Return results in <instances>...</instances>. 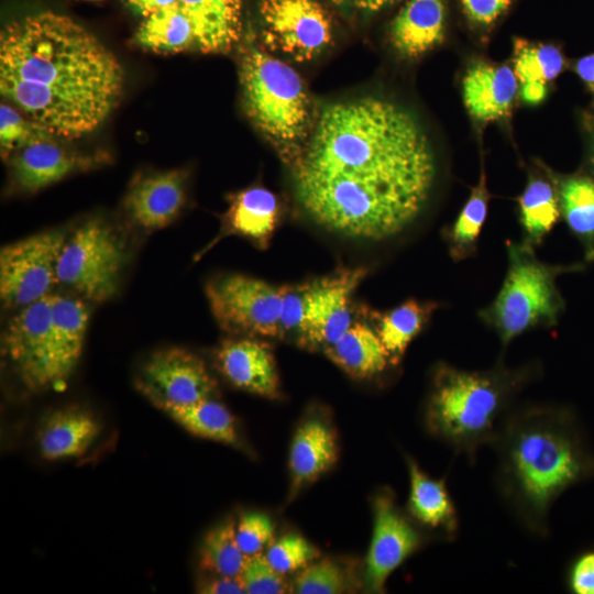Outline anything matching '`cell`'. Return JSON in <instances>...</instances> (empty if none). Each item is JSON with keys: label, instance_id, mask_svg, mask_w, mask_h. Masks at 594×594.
Masks as SVG:
<instances>
[{"label": "cell", "instance_id": "1", "mask_svg": "<svg viewBox=\"0 0 594 594\" xmlns=\"http://www.w3.org/2000/svg\"><path fill=\"white\" fill-rule=\"evenodd\" d=\"M436 160L418 120L377 97L327 106L293 164L295 196L328 231L378 241L408 227L428 200Z\"/></svg>", "mask_w": 594, "mask_h": 594}, {"label": "cell", "instance_id": "2", "mask_svg": "<svg viewBox=\"0 0 594 594\" xmlns=\"http://www.w3.org/2000/svg\"><path fill=\"white\" fill-rule=\"evenodd\" d=\"M123 86L116 55L69 16L45 11L1 31V95L54 136L95 131L119 103Z\"/></svg>", "mask_w": 594, "mask_h": 594}, {"label": "cell", "instance_id": "3", "mask_svg": "<svg viewBox=\"0 0 594 594\" xmlns=\"http://www.w3.org/2000/svg\"><path fill=\"white\" fill-rule=\"evenodd\" d=\"M569 415L548 405L512 409L491 443L501 497L530 534L546 537L554 499L587 470Z\"/></svg>", "mask_w": 594, "mask_h": 594}, {"label": "cell", "instance_id": "4", "mask_svg": "<svg viewBox=\"0 0 594 594\" xmlns=\"http://www.w3.org/2000/svg\"><path fill=\"white\" fill-rule=\"evenodd\" d=\"M541 372L536 363L465 371L448 363L433 369L426 403L431 435L472 463L483 446H491L518 394Z\"/></svg>", "mask_w": 594, "mask_h": 594}, {"label": "cell", "instance_id": "5", "mask_svg": "<svg viewBox=\"0 0 594 594\" xmlns=\"http://www.w3.org/2000/svg\"><path fill=\"white\" fill-rule=\"evenodd\" d=\"M240 80L249 117L293 165L314 128L302 79L288 64L251 43L241 56Z\"/></svg>", "mask_w": 594, "mask_h": 594}, {"label": "cell", "instance_id": "6", "mask_svg": "<svg viewBox=\"0 0 594 594\" xmlns=\"http://www.w3.org/2000/svg\"><path fill=\"white\" fill-rule=\"evenodd\" d=\"M508 267L498 294L479 317L506 348L534 328L558 322L564 301L557 277L569 268L541 262L535 248L525 242L506 243Z\"/></svg>", "mask_w": 594, "mask_h": 594}, {"label": "cell", "instance_id": "7", "mask_svg": "<svg viewBox=\"0 0 594 594\" xmlns=\"http://www.w3.org/2000/svg\"><path fill=\"white\" fill-rule=\"evenodd\" d=\"M127 256L123 239L109 223L87 220L66 239L57 264V284L86 300L103 302L116 295Z\"/></svg>", "mask_w": 594, "mask_h": 594}, {"label": "cell", "instance_id": "8", "mask_svg": "<svg viewBox=\"0 0 594 594\" xmlns=\"http://www.w3.org/2000/svg\"><path fill=\"white\" fill-rule=\"evenodd\" d=\"M284 286L243 275L218 276L206 285L210 310L234 337H279Z\"/></svg>", "mask_w": 594, "mask_h": 594}, {"label": "cell", "instance_id": "9", "mask_svg": "<svg viewBox=\"0 0 594 594\" xmlns=\"http://www.w3.org/2000/svg\"><path fill=\"white\" fill-rule=\"evenodd\" d=\"M67 237L64 231L52 230L2 246L0 296L3 306L21 309L52 294Z\"/></svg>", "mask_w": 594, "mask_h": 594}, {"label": "cell", "instance_id": "10", "mask_svg": "<svg viewBox=\"0 0 594 594\" xmlns=\"http://www.w3.org/2000/svg\"><path fill=\"white\" fill-rule=\"evenodd\" d=\"M260 13L266 47L296 62L312 59L331 42L330 16L317 0H261Z\"/></svg>", "mask_w": 594, "mask_h": 594}, {"label": "cell", "instance_id": "11", "mask_svg": "<svg viewBox=\"0 0 594 594\" xmlns=\"http://www.w3.org/2000/svg\"><path fill=\"white\" fill-rule=\"evenodd\" d=\"M138 385L158 408L189 405L218 394V383L202 359L182 348L153 353L143 366Z\"/></svg>", "mask_w": 594, "mask_h": 594}, {"label": "cell", "instance_id": "12", "mask_svg": "<svg viewBox=\"0 0 594 594\" xmlns=\"http://www.w3.org/2000/svg\"><path fill=\"white\" fill-rule=\"evenodd\" d=\"M364 267L340 270L329 276L306 282V311L298 342L324 350L354 321L351 296L366 276Z\"/></svg>", "mask_w": 594, "mask_h": 594}, {"label": "cell", "instance_id": "13", "mask_svg": "<svg viewBox=\"0 0 594 594\" xmlns=\"http://www.w3.org/2000/svg\"><path fill=\"white\" fill-rule=\"evenodd\" d=\"M373 510L363 585L366 592L383 593L389 575L420 548L424 536L400 512L389 492L376 495Z\"/></svg>", "mask_w": 594, "mask_h": 594}, {"label": "cell", "instance_id": "14", "mask_svg": "<svg viewBox=\"0 0 594 594\" xmlns=\"http://www.w3.org/2000/svg\"><path fill=\"white\" fill-rule=\"evenodd\" d=\"M54 294L25 307L10 319L2 334V354L30 392L47 391L46 364Z\"/></svg>", "mask_w": 594, "mask_h": 594}, {"label": "cell", "instance_id": "15", "mask_svg": "<svg viewBox=\"0 0 594 594\" xmlns=\"http://www.w3.org/2000/svg\"><path fill=\"white\" fill-rule=\"evenodd\" d=\"M219 372L237 388L267 398L279 397V378L268 344L252 337L223 340L215 351Z\"/></svg>", "mask_w": 594, "mask_h": 594}, {"label": "cell", "instance_id": "16", "mask_svg": "<svg viewBox=\"0 0 594 594\" xmlns=\"http://www.w3.org/2000/svg\"><path fill=\"white\" fill-rule=\"evenodd\" d=\"M186 202V173L158 172L135 179L124 200L131 220L148 231L163 229L180 213Z\"/></svg>", "mask_w": 594, "mask_h": 594}, {"label": "cell", "instance_id": "17", "mask_svg": "<svg viewBox=\"0 0 594 594\" xmlns=\"http://www.w3.org/2000/svg\"><path fill=\"white\" fill-rule=\"evenodd\" d=\"M88 320L89 309L82 299L54 294L47 389H58L72 376L81 355Z\"/></svg>", "mask_w": 594, "mask_h": 594}, {"label": "cell", "instance_id": "18", "mask_svg": "<svg viewBox=\"0 0 594 594\" xmlns=\"http://www.w3.org/2000/svg\"><path fill=\"white\" fill-rule=\"evenodd\" d=\"M229 200L220 232L198 257L229 235L242 237L262 250L268 246L279 217L276 196L266 188L250 187L232 195Z\"/></svg>", "mask_w": 594, "mask_h": 594}, {"label": "cell", "instance_id": "19", "mask_svg": "<svg viewBox=\"0 0 594 594\" xmlns=\"http://www.w3.org/2000/svg\"><path fill=\"white\" fill-rule=\"evenodd\" d=\"M9 158L14 185L28 193H35L92 165L90 160L68 152L54 139L23 146Z\"/></svg>", "mask_w": 594, "mask_h": 594}, {"label": "cell", "instance_id": "20", "mask_svg": "<svg viewBox=\"0 0 594 594\" xmlns=\"http://www.w3.org/2000/svg\"><path fill=\"white\" fill-rule=\"evenodd\" d=\"M463 101L480 121L498 120L510 111L519 92L514 69L506 65L476 63L463 78Z\"/></svg>", "mask_w": 594, "mask_h": 594}, {"label": "cell", "instance_id": "21", "mask_svg": "<svg viewBox=\"0 0 594 594\" xmlns=\"http://www.w3.org/2000/svg\"><path fill=\"white\" fill-rule=\"evenodd\" d=\"M444 0H408L391 25V42L404 57L417 58L439 45L446 33Z\"/></svg>", "mask_w": 594, "mask_h": 594}, {"label": "cell", "instance_id": "22", "mask_svg": "<svg viewBox=\"0 0 594 594\" xmlns=\"http://www.w3.org/2000/svg\"><path fill=\"white\" fill-rule=\"evenodd\" d=\"M409 474L408 510L421 526L439 531L447 540L455 539L459 516L444 480L432 479L407 457Z\"/></svg>", "mask_w": 594, "mask_h": 594}, {"label": "cell", "instance_id": "23", "mask_svg": "<svg viewBox=\"0 0 594 594\" xmlns=\"http://www.w3.org/2000/svg\"><path fill=\"white\" fill-rule=\"evenodd\" d=\"M100 425L88 411L67 407L47 415L38 432L41 454L48 461L86 453L100 433Z\"/></svg>", "mask_w": 594, "mask_h": 594}, {"label": "cell", "instance_id": "24", "mask_svg": "<svg viewBox=\"0 0 594 594\" xmlns=\"http://www.w3.org/2000/svg\"><path fill=\"white\" fill-rule=\"evenodd\" d=\"M193 24L196 48L204 53L228 52L241 33L240 0H179Z\"/></svg>", "mask_w": 594, "mask_h": 594}, {"label": "cell", "instance_id": "25", "mask_svg": "<svg viewBox=\"0 0 594 594\" xmlns=\"http://www.w3.org/2000/svg\"><path fill=\"white\" fill-rule=\"evenodd\" d=\"M338 455L333 431L318 419H309L296 431L289 453L290 494L317 480L336 462Z\"/></svg>", "mask_w": 594, "mask_h": 594}, {"label": "cell", "instance_id": "26", "mask_svg": "<svg viewBox=\"0 0 594 594\" xmlns=\"http://www.w3.org/2000/svg\"><path fill=\"white\" fill-rule=\"evenodd\" d=\"M323 352L337 366L356 378L373 377L391 363L388 352L374 328L355 320Z\"/></svg>", "mask_w": 594, "mask_h": 594}, {"label": "cell", "instance_id": "27", "mask_svg": "<svg viewBox=\"0 0 594 594\" xmlns=\"http://www.w3.org/2000/svg\"><path fill=\"white\" fill-rule=\"evenodd\" d=\"M513 62L520 97L529 105H537L546 98L548 84L564 67V57L558 47L520 37L514 40Z\"/></svg>", "mask_w": 594, "mask_h": 594}, {"label": "cell", "instance_id": "28", "mask_svg": "<svg viewBox=\"0 0 594 594\" xmlns=\"http://www.w3.org/2000/svg\"><path fill=\"white\" fill-rule=\"evenodd\" d=\"M438 307L435 301L408 299L386 311L364 308L371 326L388 352L391 364L400 362L409 343L419 334Z\"/></svg>", "mask_w": 594, "mask_h": 594}, {"label": "cell", "instance_id": "29", "mask_svg": "<svg viewBox=\"0 0 594 594\" xmlns=\"http://www.w3.org/2000/svg\"><path fill=\"white\" fill-rule=\"evenodd\" d=\"M135 41L140 46L157 53L196 48L193 24L178 2L147 15L138 30Z\"/></svg>", "mask_w": 594, "mask_h": 594}, {"label": "cell", "instance_id": "30", "mask_svg": "<svg viewBox=\"0 0 594 594\" xmlns=\"http://www.w3.org/2000/svg\"><path fill=\"white\" fill-rule=\"evenodd\" d=\"M522 242L536 248L559 220L558 191L550 182L532 176L518 199Z\"/></svg>", "mask_w": 594, "mask_h": 594}, {"label": "cell", "instance_id": "31", "mask_svg": "<svg viewBox=\"0 0 594 594\" xmlns=\"http://www.w3.org/2000/svg\"><path fill=\"white\" fill-rule=\"evenodd\" d=\"M160 409L197 437L232 446L239 441L233 416L213 398L189 405L163 406Z\"/></svg>", "mask_w": 594, "mask_h": 594}, {"label": "cell", "instance_id": "32", "mask_svg": "<svg viewBox=\"0 0 594 594\" xmlns=\"http://www.w3.org/2000/svg\"><path fill=\"white\" fill-rule=\"evenodd\" d=\"M488 201L485 173L482 172L477 185L472 188L458 218L443 233L453 261L460 262L475 252L477 239L487 216Z\"/></svg>", "mask_w": 594, "mask_h": 594}, {"label": "cell", "instance_id": "33", "mask_svg": "<svg viewBox=\"0 0 594 594\" xmlns=\"http://www.w3.org/2000/svg\"><path fill=\"white\" fill-rule=\"evenodd\" d=\"M557 191L561 216L591 250L594 243V179L587 176L566 177L560 180Z\"/></svg>", "mask_w": 594, "mask_h": 594}, {"label": "cell", "instance_id": "34", "mask_svg": "<svg viewBox=\"0 0 594 594\" xmlns=\"http://www.w3.org/2000/svg\"><path fill=\"white\" fill-rule=\"evenodd\" d=\"M246 556L235 537V522L226 520L211 528L199 548V566L207 573L238 578Z\"/></svg>", "mask_w": 594, "mask_h": 594}, {"label": "cell", "instance_id": "35", "mask_svg": "<svg viewBox=\"0 0 594 594\" xmlns=\"http://www.w3.org/2000/svg\"><path fill=\"white\" fill-rule=\"evenodd\" d=\"M43 125L26 116H22L8 103L0 107V147L1 155L8 160L15 151L31 143L54 139Z\"/></svg>", "mask_w": 594, "mask_h": 594}, {"label": "cell", "instance_id": "36", "mask_svg": "<svg viewBox=\"0 0 594 594\" xmlns=\"http://www.w3.org/2000/svg\"><path fill=\"white\" fill-rule=\"evenodd\" d=\"M340 564L324 559L305 566L297 575L293 590L298 594H339L348 588Z\"/></svg>", "mask_w": 594, "mask_h": 594}, {"label": "cell", "instance_id": "37", "mask_svg": "<svg viewBox=\"0 0 594 594\" xmlns=\"http://www.w3.org/2000/svg\"><path fill=\"white\" fill-rule=\"evenodd\" d=\"M270 564L280 574L304 569L319 557V551L298 535H287L272 542L265 552Z\"/></svg>", "mask_w": 594, "mask_h": 594}, {"label": "cell", "instance_id": "38", "mask_svg": "<svg viewBox=\"0 0 594 594\" xmlns=\"http://www.w3.org/2000/svg\"><path fill=\"white\" fill-rule=\"evenodd\" d=\"M238 579L248 594H282L287 592L283 574L267 561L265 553L246 556Z\"/></svg>", "mask_w": 594, "mask_h": 594}, {"label": "cell", "instance_id": "39", "mask_svg": "<svg viewBox=\"0 0 594 594\" xmlns=\"http://www.w3.org/2000/svg\"><path fill=\"white\" fill-rule=\"evenodd\" d=\"M238 544L245 556H252L268 547L274 538V525L262 513H245L235 524Z\"/></svg>", "mask_w": 594, "mask_h": 594}, {"label": "cell", "instance_id": "40", "mask_svg": "<svg viewBox=\"0 0 594 594\" xmlns=\"http://www.w3.org/2000/svg\"><path fill=\"white\" fill-rule=\"evenodd\" d=\"M471 23L480 28L493 25L510 7L513 0H460Z\"/></svg>", "mask_w": 594, "mask_h": 594}, {"label": "cell", "instance_id": "41", "mask_svg": "<svg viewBox=\"0 0 594 594\" xmlns=\"http://www.w3.org/2000/svg\"><path fill=\"white\" fill-rule=\"evenodd\" d=\"M570 586L578 594H594V552L582 556L573 564Z\"/></svg>", "mask_w": 594, "mask_h": 594}, {"label": "cell", "instance_id": "42", "mask_svg": "<svg viewBox=\"0 0 594 594\" xmlns=\"http://www.w3.org/2000/svg\"><path fill=\"white\" fill-rule=\"evenodd\" d=\"M196 590L202 594H242L244 590L238 578L208 573L197 582Z\"/></svg>", "mask_w": 594, "mask_h": 594}, {"label": "cell", "instance_id": "43", "mask_svg": "<svg viewBox=\"0 0 594 594\" xmlns=\"http://www.w3.org/2000/svg\"><path fill=\"white\" fill-rule=\"evenodd\" d=\"M127 1L134 12L146 18L147 15L152 14L153 12L162 8L177 3L179 0H127Z\"/></svg>", "mask_w": 594, "mask_h": 594}, {"label": "cell", "instance_id": "44", "mask_svg": "<svg viewBox=\"0 0 594 594\" xmlns=\"http://www.w3.org/2000/svg\"><path fill=\"white\" fill-rule=\"evenodd\" d=\"M575 70L581 80L594 92V54L580 58L575 64Z\"/></svg>", "mask_w": 594, "mask_h": 594}, {"label": "cell", "instance_id": "45", "mask_svg": "<svg viewBox=\"0 0 594 594\" xmlns=\"http://www.w3.org/2000/svg\"><path fill=\"white\" fill-rule=\"evenodd\" d=\"M358 8L364 11H378L385 7L395 3L398 0H350Z\"/></svg>", "mask_w": 594, "mask_h": 594}, {"label": "cell", "instance_id": "46", "mask_svg": "<svg viewBox=\"0 0 594 594\" xmlns=\"http://www.w3.org/2000/svg\"><path fill=\"white\" fill-rule=\"evenodd\" d=\"M591 163L594 168V131H593L592 140H591Z\"/></svg>", "mask_w": 594, "mask_h": 594}, {"label": "cell", "instance_id": "47", "mask_svg": "<svg viewBox=\"0 0 594 594\" xmlns=\"http://www.w3.org/2000/svg\"><path fill=\"white\" fill-rule=\"evenodd\" d=\"M331 1L334 2L338 6H341V4H344L345 2H348L350 0H331Z\"/></svg>", "mask_w": 594, "mask_h": 594}]
</instances>
